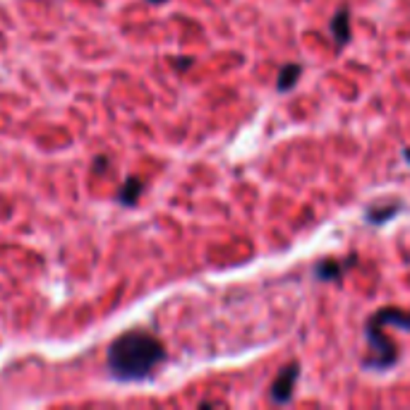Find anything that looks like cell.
<instances>
[{"instance_id": "cell-1", "label": "cell", "mask_w": 410, "mask_h": 410, "mask_svg": "<svg viewBox=\"0 0 410 410\" xmlns=\"http://www.w3.org/2000/svg\"><path fill=\"white\" fill-rule=\"evenodd\" d=\"M166 360L164 343L144 331H127L108 348V372L118 382H142Z\"/></svg>"}, {"instance_id": "cell-2", "label": "cell", "mask_w": 410, "mask_h": 410, "mask_svg": "<svg viewBox=\"0 0 410 410\" xmlns=\"http://www.w3.org/2000/svg\"><path fill=\"white\" fill-rule=\"evenodd\" d=\"M297 377H300V365H297V363L285 365V368L278 372V377L273 379V384H271V389H269L271 401L278 403V406H288V403L293 401Z\"/></svg>"}, {"instance_id": "cell-3", "label": "cell", "mask_w": 410, "mask_h": 410, "mask_svg": "<svg viewBox=\"0 0 410 410\" xmlns=\"http://www.w3.org/2000/svg\"><path fill=\"white\" fill-rule=\"evenodd\" d=\"M353 264H355V254L343 259V262H338V259H321L314 266V278L317 281H341L346 269H351Z\"/></svg>"}, {"instance_id": "cell-4", "label": "cell", "mask_w": 410, "mask_h": 410, "mask_svg": "<svg viewBox=\"0 0 410 410\" xmlns=\"http://www.w3.org/2000/svg\"><path fill=\"white\" fill-rule=\"evenodd\" d=\"M329 29H331V36H334V41H336V46L343 48L353 36V32H351V12H348L346 8L338 10L336 15L331 17V22H329Z\"/></svg>"}, {"instance_id": "cell-5", "label": "cell", "mask_w": 410, "mask_h": 410, "mask_svg": "<svg viewBox=\"0 0 410 410\" xmlns=\"http://www.w3.org/2000/svg\"><path fill=\"white\" fill-rule=\"evenodd\" d=\"M302 74V65L300 63H288L281 67V72H278V79H276V89L285 94V91H290L293 86L297 84V79H300Z\"/></svg>"}, {"instance_id": "cell-6", "label": "cell", "mask_w": 410, "mask_h": 410, "mask_svg": "<svg viewBox=\"0 0 410 410\" xmlns=\"http://www.w3.org/2000/svg\"><path fill=\"white\" fill-rule=\"evenodd\" d=\"M401 211V204H387V207H372L368 209V221L370 223H387L389 219H394Z\"/></svg>"}, {"instance_id": "cell-7", "label": "cell", "mask_w": 410, "mask_h": 410, "mask_svg": "<svg viewBox=\"0 0 410 410\" xmlns=\"http://www.w3.org/2000/svg\"><path fill=\"white\" fill-rule=\"evenodd\" d=\"M139 192H142V183L137 178H130L125 183V188H123V192H120V202L123 204H135L137 197H139Z\"/></svg>"}, {"instance_id": "cell-8", "label": "cell", "mask_w": 410, "mask_h": 410, "mask_svg": "<svg viewBox=\"0 0 410 410\" xmlns=\"http://www.w3.org/2000/svg\"><path fill=\"white\" fill-rule=\"evenodd\" d=\"M403 156H406V161L410 164V149H403Z\"/></svg>"}, {"instance_id": "cell-9", "label": "cell", "mask_w": 410, "mask_h": 410, "mask_svg": "<svg viewBox=\"0 0 410 410\" xmlns=\"http://www.w3.org/2000/svg\"><path fill=\"white\" fill-rule=\"evenodd\" d=\"M149 3H164V0H149Z\"/></svg>"}]
</instances>
